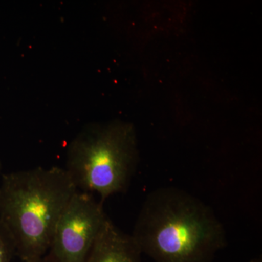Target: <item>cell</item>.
<instances>
[{"label":"cell","instance_id":"cell-1","mask_svg":"<svg viewBox=\"0 0 262 262\" xmlns=\"http://www.w3.org/2000/svg\"><path fill=\"white\" fill-rule=\"evenodd\" d=\"M153 262H212L227 246L225 227L211 207L184 189H155L131 234Z\"/></svg>","mask_w":262,"mask_h":262},{"label":"cell","instance_id":"cell-2","mask_svg":"<svg viewBox=\"0 0 262 262\" xmlns=\"http://www.w3.org/2000/svg\"><path fill=\"white\" fill-rule=\"evenodd\" d=\"M77 191L66 169L59 167L3 174L0 223L22 262L46 256L58 221Z\"/></svg>","mask_w":262,"mask_h":262},{"label":"cell","instance_id":"cell-3","mask_svg":"<svg viewBox=\"0 0 262 262\" xmlns=\"http://www.w3.org/2000/svg\"><path fill=\"white\" fill-rule=\"evenodd\" d=\"M138 162L135 129L117 121L84 127L70 143L64 168L77 190L95 193L103 203L128 189Z\"/></svg>","mask_w":262,"mask_h":262},{"label":"cell","instance_id":"cell-4","mask_svg":"<svg viewBox=\"0 0 262 262\" xmlns=\"http://www.w3.org/2000/svg\"><path fill=\"white\" fill-rule=\"evenodd\" d=\"M108 220L102 202L77 190L58 221L46 257L51 262H86Z\"/></svg>","mask_w":262,"mask_h":262},{"label":"cell","instance_id":"cell-5","mask_svg":"<svg viewBox=\"0 0 262 262\" xmlns=\"http://www.w3.org/2000/svg\"><path fill=\"white\" fill-rule=\"evenodd\" d=\"M141 255L131 234L124 233L108 219L86 262H141Z\"/></svg>","mask_w":262,"mask_h":262},{"label":"cell","instance_id":"cell-6","mask_svg":"<svg viewBox=\"0 0 262 262\" xmlns=\"http://www.w3.org/2000/svg\"><path fill=\"white\" fill-rule=\"evenodd\" d=\"M16 255L13 239L0 223V262H11Z\"/></svg>","mask_w":262,"mask_h":262},{"label":"cell","instance_id":"cell-7","mask_svg":"<svg viewBox=\"0 0 262 262\" xmlns=\"http://www.w3.org/2000/svg\"><path fill=\"white\" fill-rule=\"evenodd\" d=\"M29 262H51L48 259V258L46 256H44V257L40 258V259L36 260V261H29Z\"/></svg>","mask_w":262,"mask_h":262},{"label":"cell","instance_id":"cell-8","mask_svg":"<svg viewBox=\"0 0 262 262\" xmlns=\"http://www.w3.org/2000/svg\"><path fill=\"white\" fill-rule=\"evenodd\" d=\"M250 262H262L261 258H255L251 260Z\"/></svg>","mask_w":262,"mask_h":262},{"label":"cell","instance_id":"cell-9","mask_svg":"<svg viewBox=\"0 0 262 262\" xmlns=\"http://www.w3.org/2000/svg\"><path fill=\"white\" fill-rule=\"evenodd\" d=\"M2 169H3V165H2L1 158H0V179H1L2 176H3V174H2Z\"/></svg>","mask_w":262,"mask_h":262}]
</instances>
